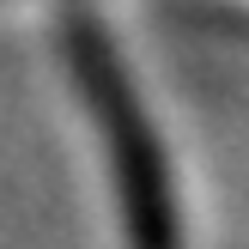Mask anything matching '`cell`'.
<instances>
[{
  "label": "cell",
  "mask_w": 249,
  "mask_h": 249,
  "mask_svg": "<svg viewBox=\"0 0 249 249\" xmlns=\"http://www.w3.org/2000/svg\"><path fill=\"white\" fill-rule=\"evenodd\" d=\"M61 55H67L73 85L91 104V128L104 140L109 158V182L122 201V231L134 249H182V207H177V182H170L164 146L152 134L140 91H134L128 67H122L116 43L97 31L91 18H73L61 31Z\"/></svg>",
  "instance_id": "1"
}]
</instances>
